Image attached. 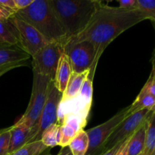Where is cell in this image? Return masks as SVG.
Returning <instances> with one entry per match:
<instances>
[{
	"label": "cell",
	"instance_id": "18",
	"mask_svg": "<svg viewBox=\"0 0 155 155\" xmlns=\"http://www.w3.org/2000/svg\"><path fill=\"white\" fill-rule=\"evenodd\" d=\"M89 140L84 130L77 133L68 145L72 155H86L89 148Z\"/></svg>",
	"mask_w": 155,
	"mask_h": 155
},
{
	"label": "cell",
	"instance_id": "37",
	"mask_svg": "<svg viewBox=\"0 0 155 155\" xmlns=\"http://www.w3.org/2000/svg\"><path fill=\"white\" fill-rule=\"evenodd\" d=\"M139 155H145V154H144V152H143V153H142V154H140Z\"/></svg>",
	"mask_w": 155,
	"mask_h": 155
},
{
	"label": "cell",
	"instance_id": "11",
	"mask_svg": "<svg viewBox=\"0 0 155 155\" xmlns=\"http://www.w3.org/2000/svg\"><path fill=\"white\" fill-rule=\"evenodd\" d=\"M38 132V126L28 127L15 124L11 127V139L9 154L19 149L30 142H34Z\"/></svg>",
	"mask_w": 155,
	"mask_h": 155
},
{
	"label": "cell",
	"instance_id": "21",
	"mask_svg": "<svg viewBox=\"0 0 155 155\" xmlns=\"http://www.w3.org/2000/svg\"><path fill=\"white\" fill-rule=\"evenodd\" d=\"M48 148L42 141L30 142L8 155H42Z\"/></svg>",
	"mask_w": 155,
	"mask_h": 155
},
{
	"label": "cell",
	"instance_id": "32",
	"mask_svg": "<svg viewBox=\"0 0 155 155\" xmlns=\"http://www.w3.org/2000/svg\"><path fill=\"white\" fill-rule=\"evenodd\" d=\"M130 138L127 139V140L122 144V145H121V147L120 148V149L118 150L117 153L115 155H127V145H128V142H129V140H130Z\"/></svg>",
	"mask_w": 155,
	"mask_h": 155
},
{
	"label": "cell",
	"instance_id": "10",
	"mask_svg": "<svg viewBox=\"0 0 155 155\" xmlns=\"http://www.w3.org/2000/svg\"><path fill=\"white\" fill-rule=\"evenodd\" d=\"M61 98L62 93L58 90L53 80H51L48 84L46 101L38 122V132L34 142L40 141L42 133L45 129L53 124H58V108L61 101Z\"/></svg>",
	"mask_w": 155,
	"mask_h": 155
},
{
	"label": "cell",
	"instance_id": "25",
	"mask_svg": "<svg viewBox=\"0 0 155 155\" xmlns=\"http://www.w3.org/2000/svg\"><path fill=\"white\" fill-rule=\"evenodd\" d=\"M11 139V127L0 130V155H8Z\"/></svg>",
	"mask_w": 155,
	"mask_h": 155
},
{
	"label": "cell",
	"instance_id": "19",
	"mask_svg": "<svg viewBox=\"0 0 155 155\" xmlns=\"http://www.w3.org/2000/svg\"><path fill=\"white\" fill-rule=\"evenodd\" d=\"M145 155H155V110L147 120Z\"/></svg>",
	"mask_w": 155,
	"mask_h": 155
},
{
	"label": "cell",
	"instance_id": "36",
	"mask_svg": "<svg viewBox=\"0 0 155 155\" xmlns=\"http://www.w3.org/2000/svg\"><path fill=\"white\" fill-rule=\"evenodd\" d=\"M42 155H51V154H42Z\"/></svg>",
	"mask_w": 155,
	"mask_h": 155
},
{
	"label": "cell",
	"instance_id": "13",
	"mask_svg": "<svg viewBox=\"0 0 155 155\" xmlns=\"http://www.w3.org/2000/svg\"><path fill=\"white\" fill-rule=\"evenodd\" d=\"M73 74L72 68L69 60L64 53L62 54L59 59L58 64L56 70L54 78L53 80L54 84L58 90L62 94L66 89L70 78Z\"/></svg>",
	"mask_w": 155,
	"mask_h": 155
},
{
	"label": "cell",
	"instance_id": "12",
	"mask_svg": "<svg viewBox=\"0 0 155 155\" xmlns=\"http://www.w3.org/2000/svg\"><path fill=\"white\" fill-rule=\"evenodd\" d=\"M30 58L19 45H9L0 41V68L15 64L26 63Z\"/></svg>",
	"mask_w": 155,
	"mask_h": 155
},
{
	"label": "cell",
	"instance_id": "7",
	"mask_svg": "<svg viewBox=\"0 0 155 155\" xmlns=\"http://www.w3.org/2000/svg\"><path fill=\"white\" fill-rule=\"evenodd\" d=\"M129 108L130 106L118 111L108 120L86 130L89 145L86 155H101L104 153L103 147L106 140L117 126L128 116Z\"/></svg>",
	"mask_w": 155,
	"mask_h": 155
},
{
	"label": "cell",
	"instance_id": "31",
	"mask_svg": "<svg viewBox=\"0 0 155 155\" xmlns=\"http://www.w3.org/2000/svg\"><path fill=\"white\" fill-rule=\"evenodd\" d=\"M12 15H14L13 13H12L9 11L6 10L5 8L0 6V21L9 19Z\"/></svg>",
	"mask_w": 155,
	"mask_h": 155
},
{
	"label": "cell",
	"instance_id": "27",
	"mask_svg": "<svg viewBox=\"0 0 155 155\" xmlns=\"http://www.w3.org/2000/svg\"><path fill=\"white\" fill-rule=\"evenodd\" d=\"M118 7L127 10H134L138 8L137 0H120L118 1Z\"/></svg>",
	"mask_w": 155,
	"mask_h": 155
},
{
	"label": "cell",
	"instance_id": "16",
	"mask_svg": "<svg viewBox=\"0 0 155 155\" xmlns=\"http://www.w3.org/2000/svg\"><path fill=\"white\" fill-rule=\"evenodd\" d=\"M143 109L155 110V97L142 89L133 104L130 105L128 116Z\"/></svg>",
	"mask_w": 155,
	"mask_h": 155
},
{
	"label": "cell",
	"instance_id": "30",
	"mask_svg": "<svg viewBox=\"0 0 155 155\" xmlns=\"http://www.w3.org/2000/svg\"><path fill=\"white\" fill-rule=\"evenodd\" d=\"M26 65V63H21V64H11V65H8V66H5V67H2L0 68V77H2V75H4L5 74H6L8 71H12V70L15 69V68H19V67H22Z\"/></svg>",
	"mask_w": 155,
	"mask_h": 155
},
{
	"label": "cell",
	"instance_id": "9",
	"mask_svg": "<svg viewBox=\"0 0 155 155\" xmlns=\"http://www.w3.org/2000/svg\"><path fill=\"white\" fill-rule=\"evenodd\" d=\"M10 20L16 28L19 45L30 57L48 43L34 27L15 15H12Z\"/></svg>",
	"mask_w": 155,
	"mask_h": 155
},
{
	"label": "cell",
	"instance_id": "28",
	"mask_svg": "<svg viewBox=\"0 0 155 155\" xmlns=\"http://www.w3.org/2000/svg\"><path fill=\"white\" fill-rule=\"evenodd\" d=\"M0 6L13 13L14 15L17 12L15 0H0Z\"/></svg>",
	"mask_w": 155,
	"mask_h": 155
},
{
	"label": "cell",
	"instance_id": "4",
	"mask_svg": "<svg viewBox=\"0 0 155 155\" xmlns=\"http://www.w3.org/2000/svg\"><path fill=\"white\" fill-rule=\"evenodd\" d=\"M51 81V79L46 76L33 73V88L30 102L26 111L15 124L28 127L37 125L46 101L48 84Z\"/></svg>",
	"mask_w": 155,
	"mask_h": 155
},
{
	"label": "cell",
	"instance_id": "34",
	"mask_svg": "<svg viewBox=\"0 0 155 155\" xmlns=\"http://www.w3.org/2000/svg\"><path fill=\"white\" fill-rule=\"evenodd\" d=\"M57 155H72V153H71V150H70V148L68 146L62 148Z\"/></svg>",
	"mask_w": 155,
	"mask_h": 155
},
{
	"label": "cell",
	"instance_id": "1",
	"mask_svg": "<svg viewBox=\"0 0 155 155\" xmlns=\"http://www.w3.org/2000/svg\"><path fill=\"white\" fill-rule=\"evenodd\" d=\"M145 20L148 18L139 8L127 10L101 3L87 27L80 34L69 38L66 43L91 42L100 58L105 48L117 36Z\"/></svg>",
	"mask_w": 155,
	"mask_h": 155
},
{
	"label": "cell",
	"instance_id": "33",
	"mask_svg": "<svg viewBox=\"0 0 155 155\" xmlns=\"http://www.w3.org/2000/svg\"><path fill=\"white\" fill-rule=\"evenodd\" d=\"M124 142H121V143L117 144V145H116L115 146H114L113 148H111L110 149L107 150V151H105L104 153H103L101 155H115L117 153L118 150L120 149V148L121 145H122V144L124 143Z\"/></svg>",
	"mask_w": 155,
	"mask_h": 155
},
{
	"label": "cell",
	"instance_id": "26",
	"mask_svg": "<svg viewBox=\"0 0 155 155\" xmlns=\"http://www.w3.org/2000/svg\"><path fill=\"white\" fill-rule=\"evenodd\" d=\"M142 89L146 91L148 93L151 94V95L155 97V72L151 71L150 77L148 81L145 84Z\"/></svg>",
	"mask_w": 155,
	"mask_h": 155
},
{
	"label": "cell",
	"instance_id": "24",
	"mask_svg": "<svg viewBox=\"0 0 155 155\" xmlns=\"http://www.w3.org/2000/svg\"><path fill=\"white\" fill-rule=\"evenodd\" d=\"M61 138H60V145L61 148L68 147L71 141L74 138V136L77 135V133L73 130L69 126L61 124L60 129Z\"/></svg>",
	"mask_w": 155,
	"mask_h": 155
},
{
	"label": "cell",
	"instance_id": "29",
	"mask_svg": "<svg viewBox=\"0 0 155 155\" xmlns=\"http://www.w3.org/2000/svg\"><path fill=\"white\" fill-rule=\"evenodd\" d=\"M33 0H15L17 12L24 10L33 3Z\"/></svg>",
	"mask_w": 155,
	"mask_h": 155
},
{
	"label": "cell",
	"instance_id": "22",
	"mask_svg": "<svg viewBox=\"0 0 155 155\" xmlns=\"http://www.w3.org/2000/svg\"><path fill=\"white\" fill-rule=\"evenodd\" d=\"M87 119L76 114H68L64 117L61 124L69 126L76 133H79L87 124Z\"/></svg>",
	"mask_w": 155,
	"mask_h": 155
},
{
	"label": "cell",
	"instance_id": "17",
	"mask_svg": "<svg viewBox=\"0 0 155 155\" xmlns=\"http://www.w3.org/2000/svg\"><path fill=\"white\" fill-rule=\"evenodd\" d=\"M0 41L9 45H19L16 28L10 18L0 21Z\"/></svg>",
	"mask_w": 155,
	"mask_h": 155
},
{
	"label": "cell",
	"instance_id": "6",
	"mask_svg": "<svg viewBox=\"0 0 155 155\" xmlns=\"http://www.w3.org/2000/svg\"><path fill=\"white\" fill-rule=\"evenodd\" d=\"M64 47L60 42H51L39 49L31 57L33 73L54 80L59 59L64 53Z\"/></svg>",
	"mask_w": 155,
	"mask_h": 155
},
{
	"label": "cell",
	"instance_id": "2",
	"mask_svg": "<svg viewBox=\"0 0 155 155\" xmlns=\"http://www.w3.org/2000/svg\"><path fill=\"white\" fill-rule=\"evenodd\" d=\"M50 4L66 33L68 39L87 27L97 9L98 0H49Z\"/></svg>",
	"mask_w": 155,
	"mask_h": 155
},
{
	"label": "cell",
	"instance_id": "15",
	"mask_svg": "<svg viewBox=\"0 0 155 155\" xmlns=\"http://www.w3.org/2000/svg\"><path fill=\"white\" fill-rule=\"evenodd\" d=\"M89 74V70L84 71L81 74L73 73L68 82L66 89L62 94L61 101H68V100L75 98L80 92V89Z\"/></svg>",
	"mask_w": 155,
	"mask_h": 155
},
{
	"label": "cell",
	"instance_id": "5",
	"mask_svg": "<svg viewBox=\"0 0 155 155\" xmlns=\"http://www.w3.org/2000/svg\"><path fill=\"white\" fill-rule=\"evenodd\" d=\"M64 53L69 60L73 73L75 74L88 71L94 64H98L100 59L95 46L87 41L66 43L64 47Z\"/></svg>",
	"mask_w": 155,
	"mask_h": 155
},
{
	"label": "cell",
	"instance_id": "23",
	"mask_svg": "<svg viewBox=\"0 0 155 155\" xmlns=\"http://www.w3.org/2000/svg\"><path fill=\"white\" fill-rule=\"evenodd\" d=\"M138 8L145 14L148 20L155 23V0H137Z\"/></svg>",
	"mask_w": 155,
	"mask_h": 155
},
{
	"label": "cell",
	"instance_id": "20",
	"mask_svg": "<svg viewBox=\"0 0 155 155\" xmlns=\"http://www.w3.org/2000/svg\"><path fill=\"white\" fill-rule=\"evenodd\" d=\"M60 129V124H55L45 129L42 133L40 140L48 148L59 145L61 138Z\"/></svg>",
	"mask_w": 155,
	"mask_h": 155
},
{
	"label": "cell",
	"instance_id": "35",
	"mask_svg": "<svg viewBox=\"0 0 155 155\" xmlns=\"http://www.w3.org/2000/svg\"><path fill=\"white\" fill-rule=\"evenodd\" d=\"M153 27H154V30H155V23H152ZM151 63H152V71L155 72V48L154 50V52H153L152 58H151Z\"/></svg>",
	"mask_w": 155,
	"mask_h": 155
},
{
	"label": "cell",
	"instance_id": "14",
	"mask_svg": "<svg viewBox=\"0 0 155 155\" xmlns=\"http://www.w3.org/2000/svg\"><path fill=\"white\" fill-rule=\"evenodd\" d=\"M146 127L147 120L130 138L127 145V155H139L144 152L145 146Z\"/></svg>",
	"mask_w": 155,
	"mask_h": 155
},
{
	"label": "cell",
	"instance_id": "3",
	"mask_svg": "<svg viewBox=\"0 0 155 155\" xmlns=\"http://www.w3.org/2000/svg\"><path fill=\"white\" fill-rule=\"evenodd\" d=\"M15 15L34 27L48 42H58L64 45L66 43L68 36L49 0H33L27 8Z\"/></svg>",
	"mask_w": 155,
	"mask_h": 155
},
{
	"label": "cell",
	"instance_id": "8",
	"mask_svg": "<svg viewBox=\"0 0 155 155\" xmlns=\"http://www.w3.org/2000/svg\"><path fill=\"white\" fill-rule=\"evenodd\" d=\"M154 110L143 109L127 116L114 130L104 143L103 152L110 149L117 144L124 142L142 127Z\"/></svg>",
	"mask_w": 155,
	"mask_h": 155
}]
</instances>
